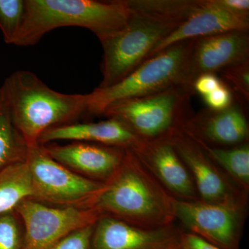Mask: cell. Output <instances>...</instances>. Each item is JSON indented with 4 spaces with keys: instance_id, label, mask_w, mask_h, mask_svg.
Wrapping results in <instances>:
<instances>
[{
    "instance_id": "7402d4cb",
    "label": "cell",
    "mask_w": 249,
    "mask_h": 249,
    "mask_svg": "<svg viewBox=\"0 0 249 249\" xmlns=\"http://www.w3.org/2000/svg\"><path fill=\"white\" fill-rule=\"evenodd\" d=\"M26 0H0V30L6 44L14 45L24 22Z\"/></svg>"
},
{
    "instance_id": "5bb4252c",
    "label": "cell",
    "mask_w": 249,
    "mask_h": 249,
    "mask_svg": "<svg viewBox=\"0 0 249 249\" xmlns=\"http://www.w3.org/2000/svg\"><path fill=\"white\" fill-rule=\"evenodd\" d=\"M174 197L195 201L196 188L182 160L165 138L142 140L129 149Z\"/></svg>"
},
{
    "instance_id": "4fadbf2b",
    "label": "cell",
    "mask_w": 249,
    "mask_h": 249,
    "mask_svg": "<svg viewBox=\"0 0 249 249\" xmlns=\"http://www.w3.org/2000/svg\"><path fill=\"white\" fill-rule=\"evenodd\" d=\"M42 145L55 161L80 176L103 183L107 182L115 175L127 150L79 142L65 145L49 142Z\"/></svg>"
},
{
    "instance_id": "d6986e66",
    "label": "cell",
    "mask_w": 249,
    "mask_h": 249,
    "mask_svg": "<svg viewBox=\"0 0 249 249\" xmlns=\"http://www.w3.org/2000/svg\"><path fill=\"white\" fill-rule=\"evenodd\" d=\"M32 188L27 162L10 165L0 173V214L31 198Z\"/></svg>"
},
{
    "instance_id": "277c9868",
    "label": "cell",
    "mask_w": 249,
    "mask_h": 249,
    "mask_svg": "<svg viewBox=\"0 0 249 249\" xmlns=\"http://www.w3.org/2000/svg\"><path fill=\"white\" fill-rule=\"evenodd\" d=\"M192 42L193 39L174 44L147 59L115 85L96 88L88 93V112L103 115L109 106L119 101L145 97L173 87L188 88L187 71Z\"/></svg>"
},
{
    "instance_id": "9c48e42d",
    "label": "cell",
    "mask_w": 249,
    "mask_h": 249,
    "mask_svg": "<svg viewBox=\"0 0 249 249\" xmlns=\"http://www.w3.org/2000/svg\"><path fill=\"white\" fill-rule=\"evenodd\" d=\"M175 219L192 233L222 249H238L242 227L241 204H213L173 197Z\"/></svg>"
},
{
    "instance_id": "52a82bcc",
    "label": "cell",
    "mask_w": 249,
    "mask_h": 249,
    "mask_svg": "<svg viewBox=\"0 0 249 249\" xmlns=\"http://www.w3.org/2000/svg\"><path fill=\"white\" fill-rule=\"evenodd\" d=\"M32 196L44 204L59 207L93 208L106 183L80 176L49 157L43 145L29 147L26 160Z\"/></svg>"
},
{
    "instance_id": "3957f363",
    "label": "cell",
    "mask_w": 249,
    "mask_h": 249,
    "mask_svg": "<svg viewBox=\"0 0 249 249\" xmlns=\"http://www.w3.org/2000/svg\"><path fill=\"white\" fill-rule=\"evenodd\" d=\"M2 85L15 125L29 147L48 129L73 124L88 112V94L58 92L27 70L14 72Z\"/></svg>"
},
{
    "instance_id": "5b68a950",
    "label": "cell",
    "mask_w": 249,
    "mask_h": 249,
    "mask_svg": "<svg viewBox=\"0 0 249 249\" xmlns=\"http://www.w3.org/2000/svg\"><path fill=\"white\" fill-rule=\"evenodd\" d=\"M129 6L130 18L124 30L101 42L103 79L98 88H108L128 76L147 60L156 45L181 25Z\"/></svg>"
},
{
    "instance_id": "e0dca14e",
    "label": "cell",
    "mask_w": 249,
    "mask_h": 249,
    "mask_svg": "<svg viewBox=\"0 0 249 249\" xmlns=\"http://www.w3.org/2000/svg\"><path fill=\"white\" fill-rule=\"evenodd\" d=\"M245 107L235 101L220 111L204 109L192 116L185 127L203 142L240 145L248 140L249 129Z\"/></svg>"
},
{
    "instance_id": "ba28073f",
    "label": "cell",
    "mask_w": 249,
    "mask_h": 249,
    "mask_svg": "<svg viewBox=\"0 0 249 249\" xmlns=\"http://www.w3.org/2000/svg\"><path fill=\"white\" fill-rule=\"evenodd\" d=\"M24 230L23 249H49L70 234L93 225L96 208L59 207L26 198L15 207Z\"/></svg>"
},
{
    "instance_id": "44dd1931",
    "label": "cell",
    "mask_w": 249,
    "mask_h": 249,
    "mask_svg": "<svg viewBox=\"0 0 249 249\" xmlns=\"http://www.w3.org/2000/svg\"><path fill=\"white\" fill-rule=\"evenodd\" d=\"M132 7L181 24L200 6L202 0H128Z\"/></svg>"
},
{
    "instance_id": "9a60e30c",
    "label": "cell",
    "mask_w": 249,
    "mask_h": 249,
    "mask_svg": "<svg viewBox=\"0 0 249 249\" xmlns=\"http://www.w3.org/2000/svg\"><path fill=\"white\" fill-rule=\"evenodd\" d=\"M249 30V14L230 11L221 6L217 0H202L200 6L184 22L155 46L147 59L181 41Z\"/></svg>"
},
{
    "instance_id": "cb8c5ba5",
    "label": "cell",
    "mask_w": 249,
    "mask_h": 249,
    "mask_svg": "<svg viewBox=\"0 0 249 249\" xmlns=\"http://www.w3.org/2000/svg\"><path fill=\"white\" fill-rule=\"evenodd\" d=\"M24 230L14 209L0 214V249H23Z\"/></svg>"
},
{
    "instance_id": "ac0fdd59",
    "label": "cell",
    "mask_w": 249,
    "mask_h": 249,
    "mask_svg": "<svg viewBox=\"0 0 249 249\" xmlns=\"http://www.w3.org/2000/svg\"><path fill=\"white\" fill-rule=\"evenodd\" d=\"M27 144L15 125L4 88H0V173L26 161Z\"/></svg>"
},
{
    "instance_id": "484cf974",
    "label": "cell",
    "mask_w": 249,
    "mask_h": 249,
    "mask_svg": "<svg viewBox=\"0 0 249 249\" xmlns=\"http://www.w3.org/2000/svg\"><path fill=\"white\" fill-rule=\"evenodd\" d=\"M93 225L70 234L49 249H89Z\"/></svg>"
},
{
    "instance_id": "8fae6325",
    "label": "cell",
    "mask_w": 249,
    "mask_h": 249,
    "mask_svg": "<svg viewBox=\"0 0 249 249\" xmlns=\"http://www.w3.org/2000/svg\"><path fill=\"white\" fill-rule=\"evenodd\" d=\"M249 61V31H235L193 39L186 86L193 90L198 76L216 74L228 67Z\"/></svg>"
},
{
    "instance_id": "7a4b0ae2",
    "label": "cell",
    "mask_w": 249,
    "mask_h": 249,
    "mask_svg": "<svg viewBox=\"0 0 249 249\" xmlns=\"http://www.w3.org/2000/svg\"><path fill=\"white\" fill-rule=\"evenodd\" d=\"M130 16L127 0H26L24 22L14 45L33 46L50 31L69 27L88 29L101 42L124 30Z\"/></svg>"
},
{
    "instance_id": "ffe728a7",
    "label": "cell",
    "mask_w": 249,
    "mask_h": 249,
    "mask_svg": "<svg viewBox=\"0 0 249 249\" xmlns=\"http://www.w3.org/2000/svg\"><path fill=\"white\" fill-rule=\"evenodd\" d=\"M189 131V130H188ZM196 142L213 161L215 162L246 189L249 185V145L244 143L233 148L213 147L192 133Z\"/></svg>"
},
{
    "instance_id": "f1b7e54d",
    "label": "cell",
    "mask_w": 249,
    "mask_h": 249,
    "mask_svg": "<svg viewBox=\"0 0 249 249\" xmlns=\"http://www.w3.org/2000/svg\"><path fill=\"white\" fill-rule=\"evenodd\" d=\"M217 1L223 7L233 12L249 14V0H217Z\"/></svg>"
},
{
    "instance_id": "603a6c76",
    "label": "cell",
    "mask_w": 249,
    "mask_h": 249,
    "mask_svg": "<svg viewBox=\"0 0 249 249\" xmlns=\"http://www.w3.org/2000/svg\"><path fill=\"white\" fill-rule=\"evenodd\" d=\"M219 73L220 79L231 91L235 101L246 109L249 102V61L228 67Z\"/></svg>"
},
{
    "instance_id": "83f0119b",
    "label": "cell",
    "mask_w": 249,
    "mask_h": 249,
    "mask_svg": "<svg viewBox=\"0 0 249 249\" xmlns=\"http://www.w3.org/2000/svg\"><path fill=\"white\" fill-rule=\"evenodd\" d=\"M183 249H222L192 232H182Z\"/></svg>"
},
{
    "instance_id": "d4e9b609",
    "label": "cell",
    "mask_w": 249,
    "mask_h": 249,
    "mask_svg": "<svg viewBox=\"0 0 249 249\" xmlns=\"http://www.w3.org/2000/svg\"><path fill=\"white\" fill-rule=\"evenodd\" d=\"M202 98L208 108L214 111L227 109L235 101L231 91L224 83L217 89L205 95Z\"/></svg>"
},
{
    "instance_id": "7c38bea8",
    "label": "cell",
    "mask_w": 249,
    "mask_h": 249,
    "mask_svg": "<svg viewBox=\"0 0 249 249\" xmlns=\"http://www.w3.org/2000/svg\"><path fill=\"white\" fill-rule=\"evenodd\" d=\"M167 138L187 169L191 171L201 201L213 204H241L235 190L186 127L178 129Z\"/></svg>"
},
{
    "instance_id": "2e32d148",
    "label": "cell",
    "mask_w": 249,
    "mask_h": 249,
    "mask_svg": "<svg viewBox=\"0 0 249 249\" xmlns=\"http://www.w3.org/2000/svg\"><path fill=\"white\" fill-rule=\"evenodd\" d=\"M142 140L123 121L108 118L97 123H73L49 129L40 136L37 142L43 145L58 141H70L132 149Z\"/></svg>"
},
{
    "instance_id": "6da1fadb",
    "label": "cell",
    "mask_w": 249,
    "mask_h": 249,
    "mask_svg": "<svg viewBox=\"0 0 249 249\" xmlns=\"http://www.w3.org/2000/svg\"><path fill=\"white\" fill-rule=\"evenodd\" d=\"M173 197L127 149L120 168L106 182L93 208L129 224L154 229L172 225Z\"/></svg>"
},
{
    "instance_id": "8992f818",
    "label": "cell",
    "mask_w": 249,
    "mask_h": 249,
    "mask_svg": "<svg viewBox=\"0 0 249 249\" xmlns=\"http://www.w3.org/2000/svg\"><path fill=\"white\" fill-rule=\"evenodd\" d=\"M193 90L177 86L145 97L119 101L103 116L124 123L142 140L169 137L182 128L192 117Z\"/></svg>"
},
{
    "instance_id": "30bf717a",
    "label": "cell",
    "mask_w": 249,
    "mask_h": 249,
    "mask_svg": "<svg viewBox=\"0 0 249 249\" xmlns=\"http://www.w3.org/2000/svg\"><path fill=\"white\" fill-rule=\"evenodd\" d=\"M181 235L172 225L148 229L103 214L93 224L89 249H183Z\"/></svg>"
},
{
    "instance_id": "4316f807",
    "label": "cell",
    "mask_w": 249,
    "mask_h": 249,
    "mask_svg": "<svg viewBox=\"0 0 249 249\" xmlns=\"http://www.w3.org/2000/svg\"><path fill=\"white\" fill-rule=\"evenodd\" d=\"M220 78L214 73H206L198 76L193 85L194 92L204 96L211 91L217 89L222 85Z\"/></svg>"
}]
</instances>
